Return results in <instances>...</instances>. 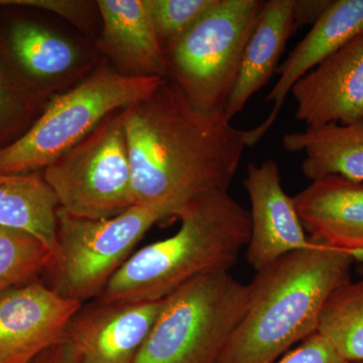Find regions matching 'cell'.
<instances>
[{
  "label": "cell",
  "instance_id": "16",
  "mask_svg": "<svg viewBox=\"0 0 363 363\" xmlns=\"http://www.w3.org/2000/svg\"><path fill=\"white\" fill-rule=\"evenodd\" d=\"M102 28L96 51L128 77L168 76L166 58L145 0H97Z\"/></svg>",
  "mask_w": 363,
  "mask_h": 363
},
{
  "label": "cell",
  "instance_id": "12",
  "mask_svg": "<svg viewBox=\"0 0 363 363\" xmlns=\"http://www.w3.org/2000/svg\"><path fill=\"white\" fill-rule=\"evenodd\" d=\"M307 126L363 121V33L308 72L291 89Z\"/></svg>",
  "mask_w": 363,
  "mask_h": 363
},
{
  "label": "cell",
  "instance_id": "3",
  "mask_svg": "<svg viewBox=\"0 0 363 363\" xmlns=\"http://www.w3.org/2000/svg\"><path fill=\"white\" fill-rule=\"evenodd\" d=\"M180 229L131 255L100 295L101 302L161 301L193 279L229 272L247 247L248 210L226 190L189 203L178 215Z\"/></svg>",
  "mask_w": 363,
  "mask_h": 363
},
{
  "label": "cell",
  "instance_id": "24",
  "mask_svg": "<svg viewBox=\"0 0 363 363\" xmlns=\"http://www.w3.org/2000/svg\"><path fill=\"white\" fill-rule=\"evenodd\" d=\"M9 6L51 11L85 33L93 32L96 13H99L97 1L85 0H0V7Z\"/></svg>",
  "mask_w": 363,
  "mask_h": 363
},
{
  "label": "cell",
  "instance_id": "17",
  "mask_svg": "<svg viewBox=\"0 0 363 363\" xmlns=\"http://www.w3.org/2000/svg\"><path fill=\"white\" fill-rule=\"evenodd\" d=\"M294 4L295 0L264 1L224 107L229 121L245 109L248 100L278 71L279 59L294 33Z\"/></svg>",
  "mask_w": 363,
  "mask_h": 363
},
{
  "label": "cell",
  "instance_id": "21",
  "mask_svg": "<svg viewBox=\"0 0 363 363\" xmlns=\"http://www.w3.org/2000/svg\"><path fill=\"white\" fill-rule=\"evenodd\" d=\"M52 255L32 234L0 226V295L45 272Z\"/></svg>",
  "mask_w": 363,
  "mask_h": 363
},
{
  "label": "cell",
  "instance_id": "20",
  "mask_svg": "<svg viewBox=\"0 0 363 363\" xmlns=\"http://www.w3.org/2000/svg\"><path fill=\"white\" fill-rule=\"evenodd\" d=\"M317 333L346 362H363V278L334 292L325 306Z\"/></svg>",
  "mask_w": 363,
  "mask_h": 363
},
{
  "label": "cell",
  "instance_id": "13",
  "mask_svg": "<svg viewBox=\"0 0 363 363\" xmlns=\"http://www.w3.org/2000/svg\"><path fill=\"white\" fill-rule=\"evenodd\" d=\"M243 185L252 205L247 257L255 272L288 253L309 247L311 240L306 235L294 198L281 186L276 162L248 164Z\"/></svg>",
  "mask_w": 363,
  "mask_h": 363
},
{
  "label": "cell",
  "instance_id": "29",
  "mask_svg": "<svg viewBox=\"0 0 363 363\" xmlns=\"http://www.w3.org/2000/svg\"><path fill=\"white\" fill-rule=\"evenodd\" d=\"M359 363H363V362H359Z\"/></svg>",
  "mask_w": 363,
  "mask_h": 363
},
{
  "label": "cell",
  "instance_id": "26",
  "mask_svg": "<svg viewBox=\"0 0 363 363\" xmlns=\"http://www.w3.org/2000/svg\"><path fill=\"white\" fill-rule=\"evenodd\" d=\"M329 2L330 0H295L294 32L302 26L314 25L328 6Z\"/></svg>",
  "mask_w": 363,
  "mask_h": 363
},
{
  "label": "cell",
  "instance_id": "19",
  "mask_svg": "<svg viewBox=\"0 0 363 363\" xmlns=\"http://www.w3.org/2000/svg\"><path fill=\"white\" fill-rule=\"evenodd\" d=\"M59 207L54 191L40 172L0 174V226L32 234L52 255Z\"/></svg>",
  "mask_w": 363,
  "mask_h": 363
},
{
  "label": "cell",
  "instance_id": "7",
  "mask_svg": "<svg viewBox=\"0 0 363 363\" xmlns=\"http://www.w3.org/2000/svg\"><path fill=\"white\" fill-rule=\"evenodd\" d=\"M162 220L156 210L138 205L102 220L77 218L59 207L56 248L45 271L51 286L81 303L99 298L135 245Z\"/></svg>",
  "mask_w": 363,
  "mask_h": 363
},
{
  "label": "cell",
  "instance_id": "10",
  "mask_svg": "<svg viewBox=\"0 0 363 363\" xmlns=\"http://www.w3.org/2000/svg\"><path fill=\"white\" fill-rule=\"evenodd\" d=\"M44 281L32 279L0 295V363H30L64 342L82 308Z\"/></svg>",
  "mask_w": 363,
  "mask_h": 363
},
{
  "label": "cell",
  "instance_id": "18",
  "mask_svg": "<svg viewBox=\"0 0 363 363\" xmlns=\"http://www.w3.org/2000/svg\"><path fill=\"white\" fill-rule=\"evenodd\" d=\"M281 143L286 152L304 155L302 172L309 180L335 175L363 182V121L306 126L286 133Z\"/></svg>",
  "mask_w": 363,
  "mask_h": 363
},
{
  "label": "cell",
  "instance_id": "6",
  "mask_svg": "<svg viewBox=\"0 0 363 363\" xmlns=\"http://www.w3.org/2000/svg\"><path fill=\"white\" fill-rule=\"evenodd\" d=\"M264 1L216 0L164 52L168 76L199 111H223Z\"/></svg>",
  "mask_w": 363,
  "mask_h": 363
},
{
  "label": "cell",
  "instance_id": "23",
  "mask_svg": "<svg viewBox=\"0 0 363 363\" xmlns=\"http://www.w3.org/2000/svg\"><path fill=\"white\" fill-rule=\"evenodd\" d=\"M162 52L201 20L216 0H145Z\"/></svg>",
  "mask_w": 363,
  "mask_h": 363
},
{
  "label": "cell",
  "instance_id": "1",
  "mask_svg": "<svg viewBox=\"0 0 363 363\" xmlns=\"http://www.w3.org/2000/svg\"><path fill=\"white\" fill-rule=\"evenodd\" d=\"M135 205L164 219L214 190L228 191L240 168L247 130L224 111H199L168 78L121 111Z\"/></svg>",
  "mask_w": 363,
  "mask_h": 363
},
{
  "label": "cell",
  "instance_id": "22",
  "mask_svg": "<svg viewBox=\"0 0 363 363\" xmlns=\"http://www.w3.org/2000/svg\"><path fill=\"white\" fill-rule=\"evenodd\" d=\"M45 106L21 89L0 55V150L25 135Z\"/></svg>",
  "mask_w": 363,
  "mask_h": 363
},
{
  "label": "cell",
  "instance_id": "15",
  "mask_svg": "<svg viewBox=\"0 0 363 363\" xmlns=\"http://www.w3.org/2000/svg\"><path fill=\"white\" fill-rule=\"evenodd\" d=\"M294 198L310 240L363 260V182L330 175L311 182Z\"/></svg>",
  "mask_w": 363,
  "mask_h": 363
},
{
  "label": "cell",
  "instance_id": "11",
  "mask_svg": "<svg viewBox=\"0 0 363 363\" xmlns=\"http://www.w3.org/2000/svg\"><path fill=\"white\" fill-rule=\"evenodd\" d=\"M162 306L98 300L81 308L64 337L74 363H135Z\"/></svg>",
  "mask_w": 363,
  "mask_h": 363
},
{
  "label": "cell",
  "instance_id": "8",
  "mask_svg": "<svg viewBox=\"0 0 363 363\" xmlns=\"http://www.w3.org/2000/svg\"><path fill=\"white\" fill-rule=\"evenodd\" d=\"M59 206L77 218H112L133 206L131 169L121 111L43 172Z\"/></svg>",
  "mask_w": 363,
  "mask_h": 363
},
{
  "label": "cell",
  "instance_id": "9",
  "mask_svg": "<svg viewBox=\"0 0 363 363\" xmlns=\"http://www.w3.org/2000/svg\"><path fill=\"white\" fill-rule=\"evenodd\" d=\"M0 55L21 89L44 105L99 65L94 52L26 18L0 23Z\"/></svg>",
  "mask_w": 363,
  "mask_h": 363
},
{
  "label": "cell",
  "instance_id": "25",
  "mask_svg": "<svg viewBox=\"0 0 363 363\" xmlns=\"http://www.w3.org/2000/svg\"><path fill=\"white\" fill-rule=\"evenodd\" d=\"M276 363H350L343 359L319 333L305 339L295 350L286 352Z\"/></svg>",
  "mask_w": 363,
  "mask_h": 363
},
{
  "label": "cell",
  "instance_id": "14",
  "mask_svg": "<svg viewBox=\"0 0 363 363\" xmlns=\"http://www.w3.org/2000/svg\"><path fill=\"white\" fill-rule=\"evenodd\" d=\"M363 33V0H330L310 32L279 67V78L266 101L271 113L257 128L247 130L248 147L257 145L276 121L293 86L308 72Z\"/></svg>",
  "mask_w": 363,
  "mask_h": 363
},
{
  "label": "cell",
  "instance_id": "27",
  "mask_svg": "<svg viewBox=\"0 0 363 363\" xmlns=\"http://www.w3.org/2000/svg\"><path fill=\"white\" fill-rule=\"evenodd\" d=\"M30 363H74L73 357L65 343L52 346Z\"/></svg>",
  "mask_w": 363,
  "mask_h": 363
},
{
  "label": "cell",
  "instance_id": "28",
  "mask_svg": "<svg viewBox=\"0 0 363 363\" xmlns=\"http://www.w3.org/2000/svg\"><path fill=\"white\" fill-rule=\"evenodd\" d=\"M357 269L358 274H359V276L362 277V278H363V260L362 262H359V264H358Z\"/></svg>",
  "mask_w": 363,
  "mask_h": 363
},
{
  "label": "cell",
  "instance_id": "2",
  "mask_svg": "<svg viewBox=\"0 0 363 363\" xmlns=\"http://www.w3.org/2000/svg\"><path fill=\"white\" fill-rule=\"evenodd\" d=\"M350 252L314 242L257 272L247 311L217 363H276L317 333L335 291L351 281Z\"/></svg>",
  "mask_w": 363,
  "mask_h": 363
},
{
  "label": "cell",
  "instance_id": "4",
  "mask_svg": "<svg viewBox=\"0 0 363 363\" xmlns=\"http://www.w3.org/2000/svg\"><path fill=\"white\" fill-rule=\"evenodd\" d=\"M164 79L128 77L111 64H99L77 84L52 96L25 135L0 150V174L45 169L105 117L150 96Z\"/></svg>",
  "mask_w": 363,
  "mask_h": 363
},
{
  "label": "cell",
  "instance_id": "5",
  "mask_svg": "<svg viewBox=\"0 0 363 363\" xmlns=\"http://www.w3.org/2000/svg\"><path fill=\"white\" fill-rule=\"evenodd\" d=\"M229 272L189 281L162 300L135 363H217L250 303Z\"/></svg>",
  "mask_w": 363,
  "mask_h": 363
}]
</instances>
